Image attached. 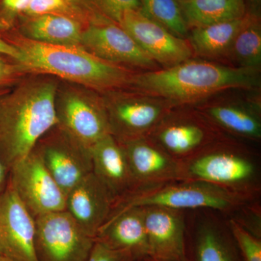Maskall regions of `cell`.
I'll return each instance as SVG.
<instances>
[{
    "mask_svg": "<svg viewBox=\"0 0 261 261\" xmlns=\"http://www.w3.org/2000/svg\"><path fill=\"white\" fill-rule=\"evenodd\" d=\"M59 81L54 75L29 73L0 95V161L8 171L57 125L55 97Z\"/></svg>",
    "mask_w": 261,
    "mask_h": 261,
    "instance_id": "cell-1",
    "label": "cell"
},
{
    "mask_svg": "<svg viewBox=\"0 0 261 261\" xmlns=\"http://www.w3.org/2000/svg\"><path fill=\"white\" fill-rule=\"evenodd\" d=\"M14 46L18 63L29 73H45L85 86L102 94L130 91L137 70L110 63L81 47L49 45L35 42L15 30L0 36Z\"/></svg>",
    "mask_w": 261,
    "mask_h": 261,
    "instance_id": "cell-2",
    "label": "cell"
},
{
    "mask_svg": "<svg viewBox=\"0 0 261 261\" xmlns=\"http://www.w3.org/2000/svg\"><path fill=\"white\" fill-rule=\"evenodd\" d=\"M259 82L257 69L187 61L164 70L137 72L130 91L184 103L226 89L253 88Z\"/></svg>",
    "mask_w": 261,
    "mask_h": 261,
    "instance_id": "cell-3",
    "label": "cell"
},
{
    "mask_svg": "<svg viewBox=\"0 0 261 261\" xmlns=\"http://www.w3.org/2000/svg\"><path fill=\"white\" fill-rule=\"evenodd\" d=\"M255 197L203 181L171 182L132 194L117 203L111 214L130 207L149 206L183 211L205 208L232 212L252 203Z\"/></svg>",
    "mask_w": 261,
    "mask_h": 261,
    "instance_id": "cell-4",
    "label": "cell"
},
{
    "mask_svg": "<svg viewBox=\"0 0 261 261\" xmlns=\"http://www.w3.org/2000/svg\"><path fill=\"white\" fill-rule=\"evenodd\" d=\"M55 108L57 125L89 148L111 135L104 97L94 89L60 80Z\"/></svg>",
    "mask_w": 261,
    "mask_h": 261,
    "instance_id": "cell-5",
    "label": "cell"
},
{
    "mask_svg": "<svg viewBox=\"0 0 261 261\" xmlns=\"http://www.w3.org/2000/svg\"><path fill=\"white\" fill-rule=\"evenodd\" d=\"M181 163L184 181L206 182L254 197L260 192L256 163L238 151L202 149Z\"/></svg>",
    "mask_w": 261,
    "mask_h": 261,
    "instance_id": "cell-6",
    "label": "cell"
},
{
    "mask_svg": "<svg viewBox=\"0 0 261 261\" xmlns=\"http://www.w3.org/2000/svg\"><path fill=\"white\" fill-rule=\"evenodd\" d=\"M33 151L65 195L92 172L91 148L58 125L39 139Z\"/></svg>",
    "mask_w": 261,
    "mask_h": 261,
    "instance_id": "cell-7",
    "label": "cell"
},
{
    "mask_svg": "<svg viewBox=\"0 0 261 261\" xmlns=\"http://www.w3.org/2000/svg\"><path fill=\"white\" fill-rule=\"evenodd\" d=\"M35 224L38 261H87L94 239L66 211L39 216Z\"/></svg>",
    "mask_w": 261,
    "mask_h": 261,
    "instance_id": "cell-8",
    "label": "cell"
},
{
    "mask_svg": "<svg viewBox=\"0 0 261 261\" xmlns=\"http://www.w3.org/2000/svg\"><path fill=\"white\" fill-rule=\"evenodd\" d=\"M8 183L34 219L65 210L66 195L33 150L10 168Z\"/></svg>",
    "mask_w": 261,
    "mask_h": 261,
    "instance_id": "cell-9",
    "label": "cell"
},
{
    "mask_svg": "<svg viewBox=\"0 0 261 261\" xmlns=\"http://www.w3.org/2000/svg\"><path fill=\"white\" fill-rule=\"evenodd\" d=\"M107 109L110 133L118 141L146 137L166 116L161 103L132 91L102 94Z\"/></svg>",
    "mask_w": 261,
    "mask_h": 261,
    "instance_id": "cell-10",
    "label": "cell"
},
{
    "mask_svg": "<svg viewBox=\"0 0 261 261\" xmlns=\"http://www.w3.org/2000/svg\"><path fill=\"white\" fill-rule=\"evenodd\" d=\"M81 47L110 63L137 70H154L155 61L119 24L101 20L89 24L82 34Z\"/></svg>",
    "mask_w": 261,
    "mask_h": 261,
    "instance_id": "cell-11",
    "label": "cell"
},
{
    "mask_svg": "<svg viewBox=\"0 0 261 261\" xmlns=\"http://www.w3.org/2000/svg\"><path fill=\"white\" fill-rule=\"evenodd\" d=\"M35 219L7 184L0 193V248L15 261H38L35 252Z\"/></svg>",
    "mask_w": 261,
    "mask_h": 261,
    "instance_id": "cell-12",
    "label": "cell"
},
{
    "mask_svg": "<svg viewBox=\"0 0 261 261\" xmlns=\"http://www.w3.org/2000/svg\"><path fill=\"white\" fill-rule=\"evenodd\" d=\"M118 142L126 154L138 191L184 181L181 161L174 159L147 137Z\"/></svg>",
    "mask_w": 261,
    "mask_h": 261,
    "instance_id": "cell-13",
    "label": "cell"
},
{
    "mask_svg": "<svg viewBox=\"0 0 261 261\" xmlns=\"http://www.w3.org/2000/svg\"><path fill=\"white\" fill-rule=\"evenodd\" d=\"M118 24L154 61L166 68L189 61L192 56V48L186 41L149 18L142 10L124 12Z\"/></svg>",
    "mask_w": 261,
    "mask_h": 261,
    "instance_id": "cell-14",
    "label": "cell"
},
{
    "mask_svg": "<svg viewBox=\"0 0 261 261\" xmlns=\"http://www.w3.org/2000/svg\"><path fill=\"white\" fill-rule=\"evenodd\" d=\"M142 207L149 257L162 260L187 261L184 211L157 206Z\"/></svg>",
    "mask_w": 261,
    "mask_h": 261,
    "instance_id": "cell-15",
    "label": "cell"
},
{
    "mask_svg": "<svg viewBox=\"0 0 261 261\" xmlns=\"http://www.w3.org/2000/svg\"><path fill=\"white\" fill-rule=\"evenodd\" d=\"M114 205L112 195L92 172L68 192L65 211L84 232L94 239Z\"/></svg>",
    "mask_w": 261,
    "mask_h": 261,
    "instance_id": "cell-16",
    "label": "cell"
},
{
    "mask_svg": "<svg viewBox=\"0 0 261 261\" xmlns=\"http://www.w3.org/2000/svg\"><path fill=\"white\" fill-rule=\"evenodd\" d=\"M92 173L108 189L115 205L138 191L126 154L115 137L108 135L91 147Z\"/></svg>",
    "mask_w": 261,
    "mask_h": 261,
    "instance_id": "cell-17",
    "label": "cell"
},
{
    "mask_svg": "<svg viewBox=\"0 0 261 261\" xmlns=\"http://www.w3.org/2000/svg\"><path fill=\"white\" fill-rule=\"evenodd\" d=\"M94 240L110 249L128 254L136 261L149 256L144 207H130L113 213Z\"/></svg>",
    "mask_w": 261,
    "mask_h": 261,
    "instance_id": "cell-18",
    "label": "cell"
},
{
    "mask_svg": "<svg viewBox=\"0 0 261 261\" xmlns=\"http://www.w3.org/2000/svg\"><path fill=\"white\" fill-rule=\"evenodd\" d=\"M86 27L72 19L51 14L23 15L14 30L35 42L81 47L82 34ZM82 48V47H81Z\"/></svg>",
    "mask_w": 261,
    "mask_h": 261,
    "instance_id": "cell-19",
    "label": "cell"
},
{
    "mask_svg": "<svg viewBox=\"0 0 261 261\" xmlns=\"http://www.w3.org/2000/svg\"><path fill=\"white\" fill-rule=\"evenodd\" d=\"M187 261H244L232 235L226 226L201 223L187 234Z\"/></svg>",
    "mask_w": 261,
    "mask_h": 261,
    "instance_id": "cell-20",
    "label": "cell"
},
{
    "mask_svg": "<svg viewBox=\"0 0 261 261\" xmlns=\"http://www.w3.org/2000/svg\"><path fill=\"white\" fill-rule=\"evenodd\" d=\"M154 130L156 143L178 161L200 152L207 140V130L193 122L161 121Z\"/></svg>",
    "mask_w": 261,
    "mask_h": 261,
    "instance_id": "cell-21",
    "label": "cell"
},
{
    "mask_svg": "<svg viewBox=\"0 0 261 261\" xmlns=\"http://www.w3.org/2000/svg\"><path fill=\"white\" fill-rule=\"evenodd\" d=\"M187 27H207L241 18L247 14L244 0H178Z\"/></svg>",
    "mask_w": 261,
    "mask_h": 261,
    "instance_id": "cell-22",
    "label": "cell"
},
{
    "mask_svg": "<svg viewBox=\"0 0 261 261\" xmlns=\"http://www.w3.org/2000/svg\"><path fill=\"white\" fill-rule=\"evenodd\" d=\"M247 13L243 18L193 28L191 45L199 56L206 58H219L228 56L235 37L252 16Z\"/></svg>",
    "mask_w": 261,
    "mask_h": 261,
    "instance_id": "cell-23",
    "label": "cell"
},
{
    "mask_svg": "<svg viewBox=\"0 0 261 261\" xmlns=\"http://www.w3.org/2000/svg\"><path fill=\"white\" fill-rule=\"evenodd\" d=\"M207 115L219 126L235 135L260 139V118L251 111L234 106H216L207 110Z\"/></svg>",
    "mask_w": 261,
    "mask_h": 261,
    "instance_id": "cell-24",
    "label": "cell"
},
{
    "mask_svg": "<svg viewBox=\"0 0 261 261\" xmlns=\"http://www.w3.org/2000/svg\"><path fill=\"white\" fill-rule=\"evenodd\" d=\"M228 56L241 68L257 69L261 62V28L258 18L252 14L239 32Z\"/></svg>",
    "mask_w": 261,
    "mask_h": 261,
    "instance_id": "cell-25",
    "label": "cell"
},
{
    "mask_svg": "<svg viewBox=\"0 0 261 261\" xmlns=\"http://www.w3.org/2000/svg\"><path fill=\"white\" fill-rule=\"evenodd\" d=\"M41 14L65 17L86 27L93 22L106 20L91 13L78 0H31L24 15Z\"/></svg>",
    "mask_w": 261,
    "mask_h": 261,
    "instance_id": "cell-26",
    "label": "cell"
},
{
    "mask_svg": "<svg viewBox=\"0 0 261 261\" xmlns=\"http://www.w3.org/2000/svg\"><path fill=\"white\" fill-rule=\"evenodd\" d=\"M144 14L179 37L186 36L188 27L178 0H140Z\"/></svg>",
    "mask_w": 261,
    "mask_h": 261,
    "instance_id": "cell-27",
    "label": "cell"
},
{
    "mask_svg": "<svg viewBox=\"0 0 261 261\" xmlns=\"http://www.w3.org/2000/svg\"><path fill=\"white\" fill-rule=\"evenodd\" d=\"M96 16L119 23L122 14L128 10H142L140 0H78Z\"/></svg>",
    "mask_w": 261,
    "mask_h": 261,
    "instance_id": "cell-28",
    "label": "cell"
},
{
    "mask_svg": "<svg viewBox=\"0 0 261 261\" xmlns=\"http://www.w3.org/2000/svg\"><path fill=\"white\" fill-rule=\"evenodd\" d=\"M226 225L244 261H261V239L243 227L237 220L230 219Z\"/></svg>",
    "mask_w": 261,
    "mask_h": 261,
    "instance_id": "cell-29",
    "label": "cell"
},
{
    "mask_svg": "<svg viewBox=\"0 0 261 261\" xmlns=\"http://www.w3.org/2000/svg\"><path fill=\"white\" fill-rule=\"evenodd\" d=\"M31 0H0V36L14 30Z\"/></svg>",
    "mask_w": 261,
    "mask_h": 261,
    "instance_id": "cell-30",
    "label": "cell"
},
{
    "mask_svg": "<svg viewBox=\"0 0 261 261\" xmlns=\"http://www.w3.org/2000/svg\"><path fill=\"white\" fill-rule=\"evenodd\" d=\"M28 74L25 67L18 61L0 56V90L13 88Z\"/></svg>",
    "mask_w": 261,
    "mask_h": 261,
    "instance_id": "cell-31",
    "label": "cell"
},
{
    "mask_svg": "<svg viewBox=\"0 0 261 261\" xmlns=\"http://www.w3.org/2000/svg\"><path fill=\"white\" fill-rule=\"evenodd\" d=\"M87 261H136L124 252L116 251L95 241Z\"/></svg>",
    "mask_w": 261,
    "mask_h": 261,
    "instance_id": "cell-32",
    "label": "cell"
},
{
    "mask_svg": "<svg viewBox=\"0 0 261 261\" xmlns=\"http://www.w3.org/2000/svg\"><path fill=\"white\" fill-rule=\"evenodd\" d=\"M0 56L12 58L18 62L20 61L21 55L16 47L7 42L0 37Z\"/></svg>",
    "mask_w": 261,
    "mask_h": 261,
    "instance_id": "cell-33",
    "label": "cell"
},
{
    "mask_svg": "<svg viewBox=\"0 0 261 261\" xmlns=\"http://www.w3.org/2000/svg\"><path fill=\"white\" fill-rule=\"evenodd\" d=\"M8 171L0 161V193L5 190L8 184Z\"/></svg>",
    "mask_w": 261,
    "mask_h": 261,
    "instance_id": "cell-34",
    "label": "cell"
},
{
    "mask_svg": "<svg viewBox=\"0 0 261 261\" xmlns=\"http://www.w3.org/2000/svg\"><path fill=\"white\" fill-rule=\"evenodd\" d=\"M0 261H15L13 259L10 258V257H7L6 255L1 254L0 255Z\"/></svg>",
    "mask_w": 261,
    "mask_h": 261,
    "instance_id": "cell-35",
    "label": "cell"
},
{
    "mask_svg": "<svg viewBox=\"0 0 261 261\" xmlns=\"http://www.w3.org/2000/svg\"><path fill=\"white\" fill-rule=\"evenodd\" d=\"M140 261H167V260H159V259H155V258H153V257L147 256V257H145V258L142 259V260H140Z\"/></svg>",
    "mask_w": 261,
    "mask_h": 261,
    "instance_id": "cell-36",
    "label": "cell"
},
{
    "mask_svg": "<svg viewBox=\"0 0 261 261\" xmlns=\"http://www.w3.org/2000/svg\"><path fill=\"white\" fill-rule=\"evenodd\" d=\"M8 90H9V89H6V90H0V95H1L2 94L4 93V92H7Z\"/></svg>",
    "mask_w": 261,
    "mask_h": 261,
    "instance_id": "cell-37",
    "label": "cell"
},
{
    "mask_svg": "<svg viewBox=\"0 0 261 261\" xmlns=\"http://www.w3.org/2000/svg\"><path fill=\"white\" fill-rule=\"evenodd\" d=\"M252 2L255 3H259L260 2V0H251Z\"/></svg>",
    "mask_w": 261,
    "mask_h": 261,
    "instance_id": "cell-38",
    "label": "cell"
},
{
    "mask_svg": "<svg viewBox=\"0 0 261 261\" xmlns=\"http://www.w3.org/2000/svg\"><path fill=\"white\" fill-rule=\"evenodd\" d=\"M1 254H3V252H2L1 248H0V255H1Z\"/></svg>",
    "mask_w": 261,
    "mask_h": 261,
    "instance_id": "cell-39",
    "label": "cell"
}]
</instances>
